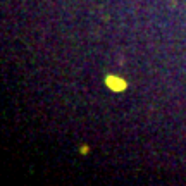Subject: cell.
<instances>
[{"instance_id": "6da1fadb", "label": "cell", "mask_w": 186, "mask_h": 186, "mask_svg": "<svg viewBox=\"0 0 186 186\" xmlns=\"http://www.w3.org/2000/svg\"><path fill=\"white\" fill-rule=\"evenodd\" d=\"M105 84H107L112 92H124V90L128 88V83L124 81L123 78H117V76H112V74H109V76L105 78Z\"/></svg>"}, {"instance_id": "7a4b0ae2", "label": "cell", "mask_w": 186, "mask_h": 186, "mask_svg": "<svg viewBox=\"0 0 186 186\" xmlns=\"http://www.w3.org/2000/svg\"><path fill=\"white\" fill-rule=\"evenodd\" d=\"M81 154H83V155L88 154V146H86V145H84V146H81Z\"/></svg>"}]
</instances>
